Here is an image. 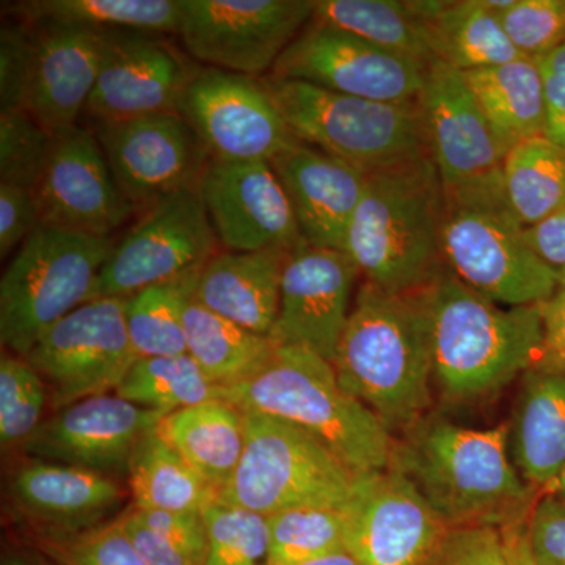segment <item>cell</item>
I'll return each instance as SVG.
<instances>
[{"instance_id": "obj_32", "label": "cell", "mask_w": 565, "mask_h": 565, "mask_svg": "<svg viewBox=\"0 0 565 565\" xmlns=\"http://www.w3.org/2000/svg\"><path fill=\"white\" fill-rule=\"evenodd\" d=\"M29 24L77 25L111 32L178 33L181 0H32L9 7Z\"/></svg>"}, {"instance_id": "obj_45", "label": "cell", "mask_w": 565, "mask_h": 565, "mask_svg": "<svg viewBox=\"0 0 565 565\" xmlns=\"http://www.w3.org/2000/svg\"><path fill=\"white\" fill-rule=\"evenodd\" d=\"M35 57L33 25L21 20L3 24L0 32V111L28 110Z\"/></svg>"}, {"instance_id": "obj_35", "label": "cell", "mask_w": 565, "mask_h": 565, "mask_svg": "<svg viewBox=\"0 0 565 565\" xmlns=\"http://www.w3.org/2000/svg\"><path fill=\"white\" fill-rule=\"evenodd\" d=\"M313 21L419 62L433 57L427 29L407 0H313Z\"/></svg>"}, {"instance_id": "obj_12", "label": "cell", "mask_w": 565, "mask_h": 565, "mask_svg": "<svg viewBox=\"0 0 565 565\" xmlns=\"http://www.w3.org/2000/svg\"><path fill=\"white\" fill-rule=\"evenodd\" d=\"M311 18L313 0H181L178 33L195 61L262 79Z\"/></svg>"}, {"instance_id": "obj_2", "label": "cell", "mask_w": 565, "mask_h": 565, "mask_svg": "<svg viewBox=\"0 0 565 565\" xmlns=\"http://www.w3.org/2000/svg\"><path fill=\"white\" fill-rule=\"evenodd\" d=\"M332 364L345 392L393 435L424 418L434 403V364L422 291L390 292L363 281Z\"/></svg>"}, {"instance_id": "obj_15", "label": "cell", "mask_w": 565, "mask_h": 565, "mask_svg": "<svg viewBox=\"0 0 565 565\" xmlns=\"http://www.w3.org/2000/svg\"><path fill=\"white\" fill-rule=\"evenodd\" d=\"M344 512L345 550L360 565H429L449 531L392 467L359 475Z\"/></svg>"}, {"instance_id": "obj_14", "label": "cell", "mask_w": 565, "mask_h": 565, "mask_svg": "<svg viewBox=\"0 0 565 565\" xmlns=\"http://www.w3.org/2000/svg\"><path fill=\"white\" fill-rule=\"evenodd\" d=\"M426 66L311 20L270 74L355 98L404 104L418 102Z\"/></svg>"}, {"instance_id": "obj_53", "label": "cell", "mask_w": 565, "mask_h": 565, "mask_svg": "<svg viewBox=\"0 0 565 565\" xmlns=\"http://www.w3.org/2000/svg\"><path fill=\"white\" fill-rule=\"evenodd\" d=\"M302 565H360V563L352 556V553L344 548Z\"/></svg>"}, {"instance_id": "obj_56", "label": "cell", "mask_w": 565, "mask_h": 565, "mask_svg": "<svg viewBox=\"0 0 565 565\" xmlns=\"http://www.w3.org/2000/svg\"><path fill=\"white\" fill-rule=\"evenodd\" d=\"M520 565H534L533 557H531V553H530V545H527L526 526H525V537H523V544H522V555H520Z\"/></svg>"}, {"instance_id": "obj_29", "label": "cell", "mask_w": 565, "mask_h": 565, "mask_svg": "<svg viewBox=\"0 0 565 565\" xmlns=\"http://www.w3.org/2000/svg\"><path fill=\"white\" fill-rule=\"evenodd\" d=\"M463 77L505 150L544 136V85L534 58L468 71Z\"/></svg>"}, {"instance_id": "obj_7", "label": "cell", "mask_w": 565, "mask_h": 565, "mask_svg": "<svg viewBox=\"0 0 565 565\" xmlns=\"http://www.w3.org/2000/svg\"><path fill=\"white\" fill-rule=\"evenodd\" d=\"M294 137L364 173L392 169L427 154L416 103H382L262 77Z\"/></svg>"}, {"instance_id": "obj_37", "label": "cell", "mask_w": 565, "mask_h": 565, "mask_svg": "<svg viewBox=\"0 0 565 565\" xmlns=\"http://www.w3.org/2000/svg\"><path fill=\"white\" fill-rule=\"evenodd\" d=\"M196 274L151 286L126 299V329L139 359L188 353L184 308L192 297Z\"/></svg>"}, {"instance_id": "obj_26", "label": "cell", "mask_w": 565, "mask_h": 565, "mask_svg": "<svg viewBox=\"0 0 565 565\" xmlns=\"http://www.w3.org/2000/svg\"><path fill=\"white\" fill-rule=\"evenodd\" d=\"M509 452L531 489L548 492L565 465V370L544 360L520 377Z\"/></svg>"}, {"instance_id": "obj_27", "label": "cell", "mask_w": 565, "mask_h": 565, "mask_svg": "<svg viewBox=\"0 0 565 565\" xmlns=\"http://www.w3.org/2000/svg\"><path fill=\"white\" fill-rule=\"evenodd\" d=\"M289 252H223L199 270L192 299L207 310L269 337L280 307Z\"/></svg>"}, {"instance_id": "obj_1", "label": "cell", "mask_w": 565, "mask_h": 565, "mask_svg": "<svg viewBox=\"0 0 565 565\" xmlns=\"http://www.w3.org/2000/svg\"><path fill=\"white\" fill-rule=\"evenodd\" d=\"M390 467L449 530L525 525L535 503L512 462L508 424L475 429L427 414L396 438Z\"/></svg>"}, {"instance_id": "obj_54", "label": "cell", "mask_w": 565, "mask_h": 565, "mask_svg": "<svg viewBox=\"0 0 565 565\" xmlns=\"http://www.w3.org/2000/svg\"><path fill=\"white\" fill-rule=\"evenodd\" d=\"M516 0H482L486 9L493 11L494 14H503L504 11L511 9V7L515 6Z\"/></svg>"}, {"instance_id": "obj_4", "label": "cell", "mask_w": 565, "mask_h": 565, "mask_svg": "<svg viewBox=\"0 0 565 565\" xmlns=\"http://www.w3.org/2000/svg\"><path fill=\"white\" fill-rule=\"evenodd\" d=\"M444 184L429 156L367 173L343 253L363 281L418 292L444 269Z\"/></svg>"}, {"instance_id": "obj_11", "label": "cell", "mask_w": 565, "mask_h": 565, "mask_svg": "<svg viewBox=\"0 0 565 565\" xmlns=\"http://www.w3.org/2000/svg\"><path fill=\"white\" fill-rule=\"evenodd\" d=\"M126 299L82 305L41 334L24 356L46 382L55 412L115 393L137 362L125 318Z\"/></svg>"}, {"instance_id": "obj_20", "label": "cell", "mask_w": 565, "mask_h": 565, "mask_svg": "<svg viewBox=\"0 0 565 565\" xmlns=\"http://www.w3.org/2000/svg\"><path fill=\"white\" fill-rule=\"evenodd\" d=\"M163 416L118 394H99L55 412L21 448L31 459L128 476L134 451Z\"/></svg>"}, {"instance_id": "obj_33", "label": "cell", "mask_w": 565, "mask_h": 565, "mask_svg": "<svg viewBox=\"0 0 565 565\" xmlns=\"http://www.w3.org/2000/svg\"><path fill=\"white\" fill-rule=\"evenodd\" d=\"M134 508L141 511L202 512L214 490L158 430L140 441L129 462Z\"/></svg>"}, {"instance_id": "obj_48", "label": "cell", "mask_w": 565, "mask_h": 565, "mask_svg": "<svg viewBox=\"0 0 565 565\" xmlns=\"http://www.w3.org/2000/svg\"><path fill=\"white\" fill-rule=\"evenodd\" d=\"M141 522L169 537L199 565L206 563L207 533L202 512L141 511L132 508Z\"/></svg>"}, {"instance_id": "obj_36", "label": "cell", "mask_w": 565, "mask_h": 565, "mask_svg": "<svg viewBox=\"0 0 565 565\" xmlns=\"http://www.w3.org/2000/svg\"><path fill=\"white\" fill-rule=\"evenodd\" d=\"M218 393L221 386L189 353L137 359L115 390L122 399L162 415L218 399Z\"/></svg>"}, {"instance_id": "obj_38", "label": "cell", "mask_w": 565, "mask_h": 565, "mask_svg": "<svg viewBox=\"0 0 565 565\" xmlns=\"http://www.w3.org/2000/svg\"><path fill=\"white\" fill-rule=\"evenodd\" d=\"M344 508L305 505L270 515L267 565H302L344 550Z\"/></svg>"}, {"instance_id": "obj_40", "label": "cell", "mask_w": 565, "mask_h": 565, "mask_svg": "<svg viewBox=\"0 0 565 565\" xmlns=\"http://www.w3.org/2000/svg\"><path fill=\"white\" fill-rule=\"evenodd\" d=\"M50 393L46 382L24 356L2 353L0 360V445L22 446L43 424Z\"/></svg>"}, {"instance_id": "obj_57", "label": "cell", "mask_w": 565, "mask_h": 565, "mask_svg": "<svg viewBox=\"0 0 565 565\" xmlns=\"http://www.w3.org/2000/svg\"><path fill=\"white\" fill-rule=\"evenodd\" d=\"M2 565H32L29 561L22 559L20 556L7 557Z\"/></svg>"}, {"instance_id": "obj_47", "label": "cell", "mask_w": 565, "mask_h": 565, "mask_svg": "<svg viewBox=\"0 0 565 565\" xmlns=\"http://www.w3.org/2000/svg\"><path fill=\"white\" fill-rule=\"evenodd\" d=\"M41 226L39 202L31 189L0 182V256L6 258Z\"/></svg>"}, {"instance_id": "obj_23", "label": "cell", "mask_w": 565, "mask_h": 565, "mask_svg": "<svg viewBox=\"0 0 565 565\" xmlns=\"http://www.w3.org/2000/svg\"><path fill=\"white\" fill-rule=\"evenodd\" d=\"M35 71L28 111L52 136L79 125L115 32L77 25L32 24Z\"/></svg>"}, {"instance_id": "obj_17", "label": "cell", "mask_w": 565, "mask_h": 565, "mask_svg": "<svg viewBox=\"0 0 565 565\" xmlns=\"http://www.w3.org/2000/svg\"><path fill=\"white\" fill-rule=\"evenodd\" d=\"M200 193L226 252H292L305 243L270 162H207Z\"/></svg>"}, {"instance_id": "obj_46", "label": "cell", "mask_w": 565, "mask_h": 565, "mask_svg": "<svg viewBox=\"0 0 565 565\" xmlns=\"http://www.w3.org/2000/svg\"><path fill=\"white\" fill-rule=\"evenodd\" d=\"M534 565H565V503L552 493L535 500L526 520Z\"/></svg>"}, {"instance_id": "obj_10", "label": "cell", "mask_w": 565, "mask_h": 565, "mask_svg": "<svg viewBox=\"0 0 565 565\" xmlns=\"http://www.w3.org/2000/svg\"><path fill=\"white\" fill-rule=\"evenodd\" d=\"M217 236L199 185L170 193L145 207L111 248L95 299L134 294L199 273L217 255Z\"/></svg>"}, {"instance_id": "obj_5", "label": "cell", "mask_w": 565, "mask_h": 565, "mask_svg": "<svg viewBox=\"0 0 565 565\" xmlns=\"http://www.w3.org/2000/svg\"><path fill=\"white\" fill-rule=\"evenodd\" d=\"M218 399L243 412L296 424L355 473H373L392 465L396 437L345 392L333 364L308 349L277 345L258 373L221 386Z\"/></svg>"}, {"instance_id": "obj_21", "label": "cell", "mask_w": 565, "mask_h": 565, "mask_svg": "<svg viewBox=\"0 0 565 565\" xmlns=\"http://www.w3.org/2000/svg\"><path fill=\"white\" fill-rule=\"evenodd\" d=\"M418 104L427 154L444 188L501 172L509 151L494 136L463 73L430 58Z\"/></svg>"}, {"instance_id": "obj_25", "label": "cell", "mask_w": 565, "mask_h": 565, "mask_svg": "<svg viewBox=\"0 0 565 565\" xmlns=\"http://www.w3.org/2000/svg\"><path fill=\"white\" fill-rule=\"evenodd\" d=\"M270 166L288 193L305 243L343 252L367 173L297 141Z\"/></svg>"}, {"instance_id": "obj_28", "label": "cell", "mask_w": 565, "mask_h": 565, "mask_svg": "<svg viewBox=\"0 0 565 565\" xmlns=\"http://www.w3.org/2000/svg\"><path fill=\"white\" fill-rule=\"evenodd\" d=\"M158 433L214 494L230 481L244 455V412L226 401L212 399L163 416Z\"/></svg>"}, {"instance_id": "obj_43", "label": "cell", "mask_w": 565, "mask_h": 565, "mask_svg": "<svg viewBox=\"0 0 565 565\" xmlns=\"http://www.w3.org/2000/svg\"><path fill=\"white\" fill-rule=\"evenodd\" d=\"M500 21L523 57H544L565 43V0H516Z\"/></svg>"}, {"instance_id": "obj_6", "label": "cell", "mask_w": 565, "mask_h": 565, "mask_svg": "<svg viewBox=\"0 0 565 565\" xmlns=\"http://www.w3.org/2000/svg\"><path fill=\"white\" fill-rule=\"evenodd\" d=\"M441 259L463 285L503 307H534L555 294L561 270L527 244L505 202L501 172L444 188Z\"/></svg>"}, {"instance_id": "obj_34", "label": "cell", "mask_w": 565, "mask_h": 565, "mask_svg": "<svg viewBox=\"0 0 565 565\" xmlns=\"http://www.w3.org/2000/svg\"><path fill=\"white\" fill-rule=\"evenodd\" d=\"M505 202L525 228L565 207V150L544 136L516 145L501 167Z\"/></svg>"}, {"instance_id": "obj_49", "label": "cell", "mask_w": 565, "mask_h": 565, "mask_svg": "<svg viewBox=\"0 0 565 565\" xmlns=\"http://www.w3.org/2000/svg\"><path fill=\"white\" fill-rule=\"evenodd\" d=\"M534 61L544 85V137L565 150V43Z\"/></svg>"}, {"instance_id": "obj_55", "label": "cell", "mask_w": 565, "mask_h": 565, "mask_svg": "<svg viewBox=\"0 0 565 565\" xmlns=\"http://www.w3.org/2000/svg\"><path fill=\"white\" fill-rule=\"evenodd\" d=\"M546 493L555 494V497L559 498V500H563L565 503V465L563 471L557 476L555 484H553L552 489Z\"/></svg>"}, {"instance_id": "obj_18", "label": "cell", "mask_w": 565, "mask_h": 565, "mask_svg": "<svg viewBox=\"0 0 565 565\" xmlns=\"http://www.w3.org/2000/svg\"><path fill=\"white\" fill-rule=\"evenodd\" d=\"M41 225L110 237L134 210L118 189L95 132L74 126L57 134L33 189Z\"/></svg>"}, {"instance_id": "obj_30", "label": "cell", "mask_w": 565, "mask_h": 565, "mask_svg": "<svg viewBox=\"0 0 565 565\" xmlns=\"http://www.w3.org/2000/svg\"><path fill=\"white\" fill-rule=\"evenodd\" d=\"M188 353L218 386L250 377L273 359L277 344L189 299L184 308Z\"/></svg>"}, {"instance_id": "obj_19", "label": "cell", "mask_w": 565, "mask_h": 565, "mask_svg": "<svg viewBox=\"0 0 565 565\" xmlns=\"http://www.w3.org/2000/svg\"><path fill=\"white\" fill-rule=\"evenodd\" d=\"M360 273L345 253L302 243L282 269L280 307L269 338L333 363L348 326Z\"/></svg>"}, {"instance_id": "obj_44", "label": "cell", "mask_w": 565, "mask_h": 565, "mask_svg": "<svg viewBox=\"0 0 565 565\" xmlns=\"http://www.w3.org/2000/svg\"><path fill=\"white\" fill-rule=\"evenodd\" d=\"M58 565H148L134 548L120 520L63 539H41Z\"/></svg>"}, {"instance_id": "obj_9", "label": "cell", "mask_w": 565, "mask_h": 565, "mask_svg": "<svg viewBox=\"0 0 565 565\" xmlns=\"http://www.w3.org/2000/svg\"><path fill=\"white\" fill-rule=\"evenodd\" d=\"M244 455L215 500L267 516L305 505L344 508L351 501L359 473L313 435L259 412H244Z\"/></svg>"}, {"instance_id": "obj_22", "label": "cell", "mask_w": 565, "mask_h": 565, "mask_svg": "<svg viewBox=\"0 0 565 565\" xmlns=\"http://www.w3.org/2000/svg\"><path fill=\"white\" fill-rule=\"evenodd\" d=\"M195 73L159 33L115 32L85 114L99 126L178 111Z\"/></svg>"}, {"instance_id": "obj_50", "label": "cell", "mask_w": 565, "mask_h": 565, "mask_svg": "<svg viewBox=\"0 0 565 565\" xmlns=\"http://www.w3.org/2000/svg\"><path fill=\"white\" fill-rule=\"evenodd\" d=\"M118 520L134 548L148 565H199L169 537L141 522L134 509Z\"/></svg>"}, {"instance_id": "obj_3", "label": "cell", "mask_w": 565, "mask_h": 565, "mask_svg": "<svg viewBox=\"0 0 565 565\" xmlns=\"http://www.w3.org/2000/svg\"><path fill=\"white\" fill-rule=\"evenodd\" d=\"M422 294L433 341L434 392L446 403L484 401L544 355L542 305L494 303L446 267Z\"/></svg>"}, {"instance_id": "obj_8", "label": "cell", "mask_w": 565, "mask_h": 565, "mask_svg": "<svg viewBox=\"0 0 565 565\" xmlns=\"http://www.w3.org/2000/svg\"><path fill=\"white\" fill-rule=\"evenodd\" d=\"M114 245L111 237L41 225L0 280L2 344L25 356L54 323L95 300Z\"/></svg>"}, {"instance_id": "obj_52", "label": "cell", "mask_w": 565, "mask_h": 565, "mask_svg": "<svg viewBox=\"0 0 565 565\" xmlns=\"http://www.w3.org/2000/svg\"><path fill=\"white\" fill-rule=\"evenodd\" d=\"M531 248L555 269L565 267V207L537 225L525 228Z\"/></svg>"}, {"instance_id": "obj_24", "label": "cell", "mask_w": 565, "mask_h": 565, "mask_svg": "<svg viewBox=\"0 0 565 565\" xmlns=\"http://www.w3.org/2000/svg\"><path fill=\"white\" fill-rule=\"evenodd\" d=\"M10 494L41 539L71 537L102 526L126 497L114 476L36 459L14 471Z\"/></svg>"}, {"instance_id": "obj_51", "label": "cell", "mask_w": 565, "mask_h": 565, "mask_svg": "<svg viewBox=\"0 0 565 565\" xmlns=\"http://www.w3.org/2000/svg\"><path fill=\"white\" fill-rule=\"evenodd\" d=\"M544 355L541 360L565 370V267L561 269L555 294L542 303Z\"/></svg>"}, {"instance_id": "obj_13", "label": "cell", "mask_w": 565, "mask_h": 565, "mask_svg": "<svg viewBox=\"0 0 565 565\" xmlns=\"http://www.w3.org/2000/svg\"><path fill=\"white\" fill-rule=\"evenodd\" d=\"M178 114L211 161L270 162L297 143L262 79L217 68L196 70Z\"/></svg>"}, {"instance_id": "obj_41", "label": "cell", "mask_w": 565, "mask_h": 565, "mask_svg": "<svg viewBox=\"0 0 565 565\" xmlns=\"http://www.w3.org/2000/svg\"><path fill=\"white\" fill-rule=\"evenodd\" d=\"M54 136L28 110L0 111V182L33 189L46 166Z\"/></svg>"}, {"instance_id": "obj_39", "label": "cell", "mask_w": 565, "mask_h": 565, "mask_svg": "<svg viewBox=\"0 0 565 565\" xmlns=\"http://www.w3.org/2000/svg\"><path fill=\"white\" fill-rule=\"evenodd\" d=\"M207 533L204 565H267L269 561V516L207 501L202 509Z\"/></svg>"}, {"instance_id": "obj_42", "label": "cell", "mask_w": 565, "mask_h": 565, "mask_svg": "<svg viewBox=\"0 0 565 565\" xmlns=\"http://www.w3.org/2000/svg\"><path fill=\"white\" fill-rule=\"evenodd\" d=\"M525 526L451 527L429 565H520Z\"/></svg>"}, {"instance_id": "obj_16", "label": "cell", "mask_w": 565, "mask_h": 565, "mask_svg": "<svg viewBox=\"0 0 565 565\" xmlns=\"http://www.w3.org/2000/svg\"><path fill=\"white\" fill-rule=\"evenodd\" d=\"M111 177L134 207L199 185L211 161L195 131L178 111L95 126Z\"/></svg>"}, {"instance_id": "obj_31", "label": "cell", "mask_w": 565, "mask_h": 565, "mask_svg": "<svg viewBox=\"0 0 565 565\" xmlns=\"http://www.w3.org/2000/svg\"><path fill=\"white\" fill-rule=\"evenodd\" d=\"M426 29L433 57L460 73L523 57L505 35L500 17L486 9L482 0L446 3Z\"/></svg>"}]
</instances>
